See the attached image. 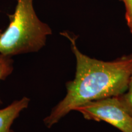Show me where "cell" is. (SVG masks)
Wrapping results in <instances>:
<instances>
[{
  "label": "cell",
  "mask_w": 132,
  "mask_h": 132,
  "mask_svg": "<svg viewBox=\"0 0 132 132\" xmlns=\"http://www.w3.org/2000/svg\"><path fill=\"white\" fill-rule=\"evenodd\" d=\"M61 34L70 40L77 62L76 73L73 80L66 83L65 96L44 119L48 128L81 105L122 94L127 89L132 73V54L111 61L98 60L80 52L77 37L68 32Z\"/></svg>",
  "instance_id": "6da1fadb"
},
{
  "label": "cell",
  "mask_w": 132,
  "mask_h": 132,
  "mask_svg": "<svg viewBox=\"0 0 132 132\" xmlns=\"http://www.w3.org/2000/svg\"><path fill=\"white\" fill-rule=\"evenodd\" d=\"M9 25L0 35V53L12 57L38 52L52 34L48 24L41 21L34 8V0H16Z\"/></svg>",
  "instance_id": "7a4b0ae2"
},
{
  "label": "cell",
  "mask_w": 132,
  "mask_h": 132,
  "mask_svg": "<svg viewBox=\"0 0 132 132\" xmlns=\"http://www.w3.org/2000/svg\"><path fill=\"white\" fill-rule=\"evenodd\" d=\"M75 111L81 113L87 120L106 122L122 132H132V116L119 96L88 102L77 107Z\"/></svg>",
  "instance_id": "3957f363"
},
{
  "label": "cell",
  "mask_w": 132,
  "mask_h": 132,
  "mask_svg": "<svg viewBox=\"0 0 132 132\" xmlns=\"http://www.w3.org/2000/svg\"><path fill=\"white\" fill-rule=\"evenodd\" d=\"M30 98L23 97L0 109V132H14L11 126L20 113L28 107Z\"/></svg>",
  "instance_id": "277c9868"
},
{
  "label": "cell",
  "mask_w": 132,
  "mask_h": 132,
  "mask_svg": "<svg viewBox=\"0 0 132 132\" xmlns=\"http://www.w3.org/2000/svg\"><path fill=\"white\" fill-rule=\"evenodd\" d=\"M14 70V61L12 57L4 55L0 53V81L5 80ZM0 103L1 100L0 98Z\"/></svg>",
  "instance_id": "5b68a950"
},
{
  "label": "cell",
  "mask_w": 132,
  "mask_h": 132,
  "mask_svg": "<svg viewBox=\"0 0 132 132\" xmlns=\"http://www.w3.org/2000/svg\"><path fill=\"white\" fill-rule=\"evenodd\" d=\"M118 96L126 110L132 116V73L128 81L127 89L124 93Z\"/></svg>",
  "instance_id": "8992f818"
},
{
  "label": "cell",
  "mask_w": 132,
  "mask_h": 132,
  "mask_svg": "<svg viewBox=\"0 0 132 132\" xmlns=\"http://www.w3.org/2000/svg\"><path fill=\"white\" fill-rule=\"evenodd\" d=\"M125 7V20L128 28L132 34V0H122Z\"/></svg>",
  "instance_id": "52a82bcc"
},
{
  "label": "cell",
  "mask_w": 132,
  "mask_h": 132,
  "mask_svg": "<svg viewBox=\"0 0 132 132\" xmlns=\"http://www.w3.org/2000/svg\"><path fill=\"white\" fill-rule=\"evenodd\" d=\"M1 33H2V31H1V30H0V35H1Z\"/></svg>",
  "instance_id": "ba28073f"
},
{
  "label": "cell",
  "mask_w": 132,
  "mask_h": 132,
  "mask_svg": "<svg viewBox=\"0 0 132 132\" xmlns=\"http://www.w3.org/2000/svg\"><path fill=\"white\" fill-rule=\"evenodd\" d=\"M120 1H122V0H120Z\"/></svg>",
  "instance_id": "9c48e42d"
}]
</instances>
